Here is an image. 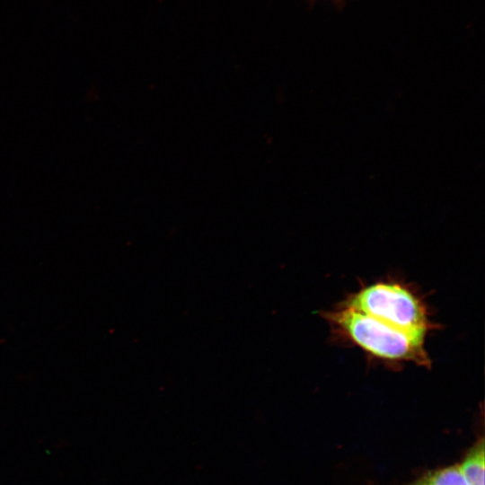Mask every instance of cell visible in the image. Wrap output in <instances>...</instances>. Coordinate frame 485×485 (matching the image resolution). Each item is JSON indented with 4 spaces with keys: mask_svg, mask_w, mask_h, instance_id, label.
<instances>
[{
    "mask_svg": "<svg viewBox=\"0 0 485 485\" xmlns=\"http://www.w3.org/2000/svg\"><path fill=\"white\" fill-rule=\"evenodd\" d=\"M484 442L481 441L457 465L468 485H484Z\"/></svg>",
    "mask_w": 485,
    "mask_h": 485,
    "instance_id": "obj_3",
    "label": "cell"
},
{
    "mask_svg": "<svg viewBox=\"0 0 485 485\" xmlns=\"http://www.w3.org/2000/svg\"><path fill=\"white\" fill-rule=\"evenodd\" d=\"M322 315L339 340L361 348L373 358L390 365L431 366L426 340L410 336L342 304Z\"/></svg>",
    "mask_w": 485,
    "mask_h": 485,
    "instance_id": "obj_1",
    "label": "cell"
},
{
    "mask_svg": "<svg viewBox=\"0 0 485 485\" xmlns=\"http://www.w3.org/2000/svg\"><path fill=\"white\" fill-rule=\"evenodd\" d=\"M411 485H468V483L455 465L430 472Z\"/></svg>",
    "mask_w": 485,
    "mask_h": 485,
    "instance_id": "obj_4",
    "label": "cell"
},
{
    "mask_svg": "<svg viewBox=\"0 0 485 485\" xmlns=\"http://www.w3.org/2000/svg\"><path fill=\"white\" fill-rule=\"evenodd\" d=\"M340 304L423 340L436 328L428 304L419 291L396 278L363 285Z\"/></svg>",
    "mask_w": 485,
    "mask_h": 485,
    "instance_id": "obj_2",
    "label": "cell"
}]
</instances>
